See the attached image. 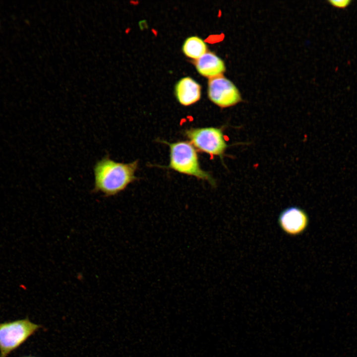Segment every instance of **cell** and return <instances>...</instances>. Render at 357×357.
Segmentation results:
<instances>
[{
    "instance_id": "cell-1",
    "label": "cell",
    "mask_w": 357,
    "mask_h": 357,
    "mask_svg": "<svg viewBox=\"0 0 357 357\" xmlns=\"http://www.w3.org/2000/svg\"><path fill=\"white\" fill-rule=\"evenodd\" d=\"M138 167V160L129 163H119L106 155L94 166L95 183L92 192H102L105 197L118 195L137 179L135 174Z\"/></svg>"
},
{
    "instance_id": "cell-2",
    "label": "cell",
    "mask_w": 357,
    "mask_h": 357,
    "mask_svg": "<svg viewBox=\"0 0 357 357\" xmlns=\"http://www.w3.org/2000/svg\"><path fill=\"white\" fill-rule=\"evenodd\" d=\"M161 142L169 146L170 162L168 168L207 181L212 186L216 185L215 180L210 174L201 168L196 149L189 141Z\"/></svg>"
},
{
    "instance_id": "cell-3",
    "label": "cell",
    "mask_w": 357,
    "mask_h": 357,
    "mask_svg": "<svg viewBox=\"0 0 357 357\" xmlns=\"http://www.w3.org/2000/svg\"><path fill=\"white\" fill-rule=\"evenodd\" d=\"M42 327L27 317L0 323V357H7Z\"/></svg>"
},
{
    "instance_id": "cell-4",
    "label": "cell",
    "mask_w": 357,
    "mask_h": 357,
    "mask_svg": "<svg viewBox=\"0 0 357 357\" xmlns=\"http://www.w3.org/2000/svg\"><path fill=\"white\" fill-rule=\"evenodd\" d=\"M196 149L223 160L229 147L224 134V127L189 128L184 132Z\"/></svg>"
},
{
    "instance_id": "cell-5",
    "label": "cell",
    "mask_w": 357,
    "mask_h": 357,
    "mask_svg": "<svg viewBox=\"0 0 357 357\" xmlns=\"http://www.w3.org/2000/svg\"><path fill=\"white\" fill-rule=\"evenodd\" d=\"M207 93L210 100L221 108L232 107L242 101L236 86L223 74L209 79Z\"/></svg>"
},
{
    "instance_id": "cell-6",
    "label": "cell",
    "mask_w": 357,
    "mask_h": 357,
    "mask_svg": "<svg viewBox=\"0 0 357 357\" xmlns=\"http://www.w3.org/2000/svg\"><path fill=\"white\" fill-rule=\"evenodd\" d=\"M278 225L286 235L296 237L303 234L307 229L309 218L302 208L292 206L283 209L277 219Z\"/></svg>"
},
{
    "instance_id": "cell-7",
    "label": "cell",
    "mask_w": 357,
    "mask_h": 357,
    "mask_svg": "<svg viewBox=\"0 0 357 357\" xmlns=\"http://www.w3.org/2000/svg\"><path fill=\"white\" fill-rule=\"evenodd\" d=\"M201 86L193 78L185 77L176 84L175 93L178 102L188 106L198 102L201 97Z\"/></svg>"
},
{
    "instance_id": "cell-8",
    "label": "cell",
    "mask_w": 357,
    "mask_h": 357,
    "mask_svg": "<svg viewBox=\"0 0 357 357\" xmlns=\"http://www.w3.org/2000/svg\"><path fill=\"white\" fill-rule=\"evenodd\" d=\"M193 63L198 72L209 79L222 75L226 71L223 60L212 52L207 51Z\"/></svg>"
},
{
    "instance_id": "cell-9",
    "label": "cell",
    "mask_w": 357,
    "mask_h": 357,
    "mask_svg": "<svg viewBox=\"0 0 357 357\" xmlns=\"http://www.w3.org/2000/svg\"><path fill=\"white\" fill-rule=\"evenodd\" d=\"M182 50L186 57L196 60L207 52V46L201 38L191 36L185 40Z\"/></svg>"
},
{
    "instance_id": "cell-10",
    "label": "cell",
    "mask_w": 357,
    "mask_h": 357,
    "mask_svg": "<svg viewBox=\"0 0 357 357\" xmlns=\"http://www.w3.org/2000/svg\"><path fill=\"white\" fill-rule=\"evenodd\" d=\"M329 3L333 7L339 8H345L348 7L352 2L351 0H328Z\"/></svg>"
},
{
    "instance_id": "cell-11",
    "label": "cell",
    "mask_w": 357,
    "mask_h": 357,
    "mask_svg": "<svg viewBox=\"0 0 357 357\" xmlns=\"http://www.w3.org/2000/svg\"><path fill=\"white\" fill-rule=\"evenodd\" d=\"M34 357L25 356V357Z\"/></svg>"
}]
</instances>
